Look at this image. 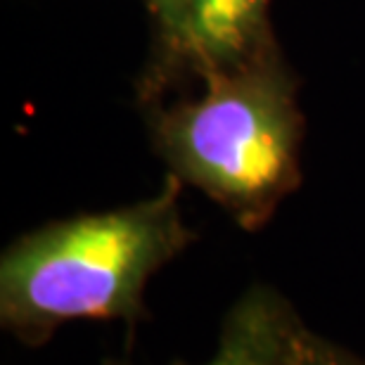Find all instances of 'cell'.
Here are the masks:
<instances>
[{
  "label": "cell",
  "instance_id": "1",
  "mask_svg": "<svg viewBox=\"0 0 365 365\" xmlns=\"http://www.w3.org/2000/svg\"><path fill=\"white\" fill-rule=\"evenodd\" d=\"M182 180L130 207L81 214L24 232L0 259V325L24 346H43L74 320H145L150 277L197 235L182 221Z\"/></svg>",
  "mask_w": 365,
  "mask_h": 365
},
{
  "label": "cell",
  "instance_id": "2",
  "mask_svg": "<svg viewBox=\"0 0 365 365\" xmlns=\"http://www.w3.org/2000/svg\"><path fill=\"white\" fill-rule=\"evenodd\" d=\"M202 78L197 100L157 109L155 145L169 173L209 195L240 228L259 230L302 182L294 78L277 48Z\"/></svg>",
  "mask_w": 365,
  "mask_h": 365
},
{
  "label": "cell",
  "instance_id": "3",
  "mask_svg": "<svg viewBox=\"0 0 365 365\" xmlns=\"http://www.w3.org/2000/svg\"><path fill=\"white\" fill-rule=\"evenodd\" d=\"M271 0H178L159 21V50L155 67L145 76L148 95L187 74L235 67L275 50Z\"/></svg>",
  "mask_w": 365,
  "mask_h": 365
},
{
  "label": "cell",
  "instance_id": "4",
  "mask_svg": "<svg viewBox=\"0 0 365 365\" xmlns=\"http://www.w3.org/2000/svg\"><path fill=\"white\" fill-rule=\"evenodd\" d=\"M304 327L302 316L280 292L268 284H252L225 313L216 351L202 365H292ZM105 365L133 363L107 359Z\"/></svg>",
  "mask_w": 365,
  "mask_h": 365
},
{
  "label": "cell",
  "instance_id": "5",
  "mask_svg": "<svg viewBox=\"0 0 365 365\" xmlns=\"http://www.w3.org/2000/svg\"><path fill=\"white\" fill-rule=\"evenodd\" d=\"M356 356L349 354L346 349H341L325 337H320L309 327H304L297 341L294 363L292 365H356Z\"/></svg>",
  "mask_w": 365,
  "mask_h": 365
},
{
  "label": "cell",
  "instance_id": "6",
  "mask_svg": "<svg viewBox=\"0 0 365 365\" xmlns=\"http://www.w3.org/2000/svg\"><path fill=\"white\" fill-rule=\"evenodd\" d=\"M145 3H148V5H150V10L155 12L157 21H164L173 10H176L178 0H145Z\"/></svg>",
  "mask_w": 365,
  "mask_h": 365
},
{
  "label": "cell",
  "instance_id": "7",
  "mask_svg": "<svg viewBox=\"0 0 365 365\" xmlns=\"http://www.w3.org/2000/svg\"><path fill=\"white\" fill-rule=\"evenodd\" d=\"M356 365H365V363H363V361L359 359V361H356Z\"/></svg>",
  "mask_w": 365,
  "mask_h": 365
}]
</instances>
